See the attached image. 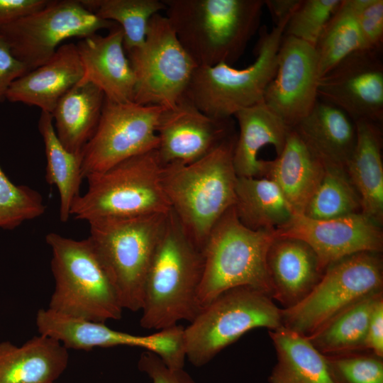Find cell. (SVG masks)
<instances>
[{
    "instance_id": "obj_1",
    "label": "cell",
    "mask_w": 383,
    "mask_h": 383,
    "mask_svg": "<svg viewBox=\"0 0 383 383\" xmlns=\"http://www.w3.org/2000/svg\"><path fill=\"white\" fill-rule=\"evenodd\" d=\"M202 251L170 210L145 284L140 326L158 331L191 322L199 312Z\"/></svg>"
},
{
    "instance_id": "obj_2",
    "label": "cell",
    "mask_w": 383,
    "mask_h": 383,
    "mask_svg": "<svg viewBox=\"0 0 383 383\" xmlns=\"http://www.w3.org/2000/svg\"><path fill=\"white\" fill-rule=\"evenodd\" d=\"M165 16L197 67L232 65L257 30L263 0H162Z\"/></svg>"
},
{
    "instance_id": "obj_3",
    "label": "cell",
    "mask_w": 383,
    "mask_h": 383,
    "mask_svg": "<svg viewBox=\"0 0 383 383\" xmlns=\"http://www.w3.org/2000/svg\"><path fill=\"white\" fill-rule=\"evenodd\" d=\"M236 138L234 134L193 163L163 167L162 183L171 211L201 251L214 226L235 204Z\"/></svg>"
},
{
    "instance_id": "obj_4",
    "label": "cell",
    "mask_w": 383,
    "mask_h": 383,
    "mask_svg": "<svg viewBox=\"0 0 383 383\" xmlns=\"http://www.w3.org/2000/svg\"><path fill=\"white\" fill-rule=\"evenodd\" d=\"M157 149L129 157L87 176V189L74 201L70 216L90 222L167 213L171 209L162 183Z\"/></svg>"
},
{
    "instance_id": "obj_5",
    "label": "cell",
    "mask_w": 383,
    "mask_h": 383,
    "mask_svg": "<svg viewBox=\"0 0 383 383\" xmlns=\"http://www.w3.org/2000/svg\"><path fill=\"white\" fill-rule=\"evenodd\" d=\"M45 240L55 283L49 309L95 322L120 319L123 309L118 293L88 238L50 233Z\"/></svg>"
},
{
    "instance_id": "obj_6",
    "label": "cell",
    "mask_w": 383,
    "mask_h": 383,
    "mask_svg": "<svg viewBox=\"0 0 383 383\" xmlns=\"http://www.w3.org/2000/svg\"><path fill=\"white\" fill-rule=\"evenodd\" d=\"M275 231H254L238 219L234 206L211 230L203 248L204 270L199 291L201 309L222 292L250 287L271 296L266 257Z\"/></svg>"
},
{
    "instance_id": "obj_7",
    "label": "cell",
    "mask_w": 383,
    "mask_h": 383,
    "mask_svg": "<svg viewBox=\"0 0 383 383\" xmlns=\"http://www.w3.org/2000/svg\"><path fill=\"white\" fill-rule=\"evenodd\" d=\"M168 213L89 222L87 238L107 271L123 309L135 312L142 308L148 272Z\"/></svg>"
},
{
    "instance_id": "obj_8",
    "label": "cell",
    "mask_w": 383,
    "mask_h": 383,
    "mask_svg": "<svg viewBox=\"0 0 383 383\" xmlns=\"http://www.w3.org/2000/svg\"><path fill=\"white\" fill-rule=\"evenodd\" d=\"M189 323L183 332L186 358L201 367L248 331L282 326V308L263 291L238 287L204 306Z\"/></svg>"
},
{
    "instance_id": "obj_9",
    "label": "cell",
    "mask_w": 383,
    "mask_h": 383,
    "mask_svg": "<svg viewBox=\"0 0 383 383\" xmlns=\"http://www.w3.org/2000/svg\"><path fill=\"white\" fill-rule=\"evenodd\" d=\"M289 18L274 24L270 31L261 30L256 59L247 67L236 69L226 63L197 67L186 94L194 105L211 117L224 119L262 101L276 74L279 50Z\"/></svg>"
},
{
    "instance_id": "obj_10",
    "label": "cell",
    "mask_w": 383,
    "mask_h": 383,
    "mask_svg": "<svg viewBox=\"0 0 383 383\" xmlns=\"http://www.w3.org/2000/svg\"><path fill=\"white\" fill-rule=\"evenodd\" d=\"M381 253L360 252L328 265L306 298L291 308L282 309V326L308 336L348 306L383 291Z\"/></svg>"
},
{
    "instance_id": "obj_11",
    "label": "cell",
    "mask_w": 383,
    "mask_h": 383,
    "mask_svg": "<svg viewBox=\"0 0 383 383\" xmlns=\"http://www.w3.org/2000/svg\"><path fill=\"white\" fill-rule=\"evenodd\" d=\"M133 71V101L170 109L186 94L197 65L165 16L150 20L143 45L126 52Z\"/></svg>"
},
{
    "instance_id": "obj_12",
    "label": "cell",
    "mask_w": 383,
    "mask_h": 383,
    "mask_svg": "<svg viewBox=\"0 0 383 383\" xmlns=\"http://www.w3.org/2000/svg\"><path fill=\"white\" fill-rule=\"evenodd\" d=\"M117 23L102 19L79 0L49 1L43 9L0 28V34L13 56L33 70L47 62L60 44L72 38L82 39Z\"/></svg>"
},
{
    "instance_id": "obj_13",
    "label": "cell",
    "mask_w": 383,
    "mask_h": 383,
    "mask_svg": "<svg viewBox=\"0 0 383 383\" xmlns=\"http://www.w3.org/2000/svg\"><path fill=\"white\" fill-rule=\"evenodd\" d=\"M165 107L105 98L96 131L82 152L84 178L157 148V125Z\"/></svg>"
},
{
    "instance_id": "obj_14",
    "label": "cell",
    "mask_w": 383,
    "mask_h": 383,
    "mask_svg": "<svg viewBox=\"0 0 383 383\" xmlns=\"http://www.w3.org/2000/svg\"><path fill=\"white\" fill-rule=\"evenodd\" d=\"M35 323L40 335L55 339L67 350L137 347L157 355L170 367L184 365V327L181 326L148 335H137L113 330L104 323L65 315L49 308L38 310Z\"/></svg>"
},
{
    "instance_id": "obj_15",
    "label": "cell",
    "mask_w": 383,
    "mask_h": 383,
    "mask_svg": "<svg viewBox=\"0 0 383 383\" xmlns=\"http://www.w3.org/2000/svg\"><path fill=\"white\" fill-rule=\"evenodd\" d=\"M381 50L356 51L318 81V99L344 111L354 122L383 121V61Z\"/></svg>"
},
{
    "instance_id": "obj_16",
    "label": "cell",
    "mask_w": 383,
    "mask_h": 383,
    "mask_svg": "<svg viewBox=\"0 0 383 383\" xmlns=\"http://www.w3.org/2000/svg\"><path fill=\"white\" fill-rule=\"evenodd\" d=\"M156 131L157 151L163 167L193 163L235 134L231 118L205 114L187 94L173 107L163 109Z\"/></svg>"
},
{
    "instance_id": "obj_17",
    "label": "cell",
    "mask_w": 383,
    "mask_h": 383,
    "mask_svg": "<svg viewBox=\"0 0 383 383\" xmlns=\"http://www.w3.org/2000/svg\"><path fill=\"white\" fill-rule=\"evenodd\" d=\"M319 79L314 46L284 35L279 50L276 74L265 91L263 101L293 128L318 101Z\"/></svg>"
},
{
    "instance_id": "obj_18",
    "label": "cell",
    "mask_w": 383,
    "mask_h": 383,
    "mask_svg": "<svg viewBox=\"0 0 383 383\" xmlns=\"http://www.w3.org/2000/svg\"><path fill=\"white\" fill-rule=\"evenodd\" d=\"M279 237H292L306 243L317 255L321 267L360 252H382L383 231L362 213L317 220L294 215L275 231Z\"/></svg>"
},
{
    "instance_id": "obj_19",
    "label": "cell",
    "mask_w": 383,
    "mask_h": 383,
    "mask_svg": "<svg viewBox=\"0 0 383 383\" xmlns=\"http://www.w3.org/2000/svg\"><path fill=\"white\" fill-rule=\"evenodd\" d=\"M106 35L97 33L76 43L83 75L77 85L91 83L105 98L133 101L135 79L123 47V33L117 24Z\"/></svg>"
},
{
    "instance_id": "obj_20",
    "label": "cell",
    "mask_w": 383,
    "mask_h": 383,
    "mask_svg": "<svg viewBox=\"0 0 383 383\" xmlns=\"http://www.w3.org/2000/svg\"><path fill=\"white\" fill-rule=\"evenodd\" d=\"M266 265L271 297L284 309L306 298L325 271L314 250L304 241L292 237L276 235L268 249Z\"/></svg>"
},
{
    "instance_id": "obj_21",
    "label": "cell",
    "mask_w": 383,
    "mask_h": 383,
    "mask_svg": "<svg viewBox=\"0 0 383 383\" xmlns=\"http://www.w3.org/2000/svg\"><path fill=\"white\" fill-rule=\"evenodd\" d=\"M82 75L76 44L64 43L47 62L15 80L6 99L51 113L58 100L79 82Z\"/></svg>"
},
{
    "instance_id": "obj_22",
    "label": "cell",
    "mask_w": 383,
    "mask_h": 383,
    "mask_svg": "<svg viewBox=\"0 0 383 383\" xmlns=\"http://www.w3.org/2000/svg\"><path fill=\"white\" fill-rule=\"evenodd\" d=\"M325 166L292 128L282 152L263 160L260 177L273 181L295 215H302L321 183Z\"/></svg>"
},
{
    "instance_id": "obj_23",
    "label": "cell",
    "mask_w": 383,
    "mask_h": 383,
    "mask_svg": "<svg viewBox=\"0 0 383 383\" xmlns=\"http://www.w3.org/2000/svg\"><path fill=\"white\" fill-rule=\"evenodd\" d=\"M324 166L345 167L356 143L355 122L341 109L318 99L292 128Z\"/></svg>"
},
{
    "instance_id": "obj_24",
    "label": "cell",
    "mask_w": 383,
    "mask_h": 383,
    "mask_svg": "<svg viewBox=\"0 0 383 383\" xmlns=\"http://www.w3.org/2000/svg\"><path fill=\"white\" fill-rule=\"evenodd\" d=\"M67 349L50 337L34 336L21 346L0 343V383H55L68 363Z\"/></svg>"
},
{
    "instance_id": "obj_25",
    "label": "cell",
    "mask_w": 383,
    "mask_h": 383,
    "mask_svg": "<svg viewBox=\"0 0 383 383\" xmlns=\"http://www.w3.org/2000/svg\"><path fill=\"white\" fill-rule=\"evenodd\" d=\"M356 143L345 170L361 201L362 213L383 224L382 131L380 123L355 122Z\"/></svg>"
},
{
    "instance_id": "obj_26",
    "label": "cell",
    "mask_w": 383,
    "mask_h": 383,
    "mask_svg": "<svg viewBox=\"0 0 383 383\" xmlns=\"http://www.w3.org/2000/svg\"><path fill=\"white\" fill-rule=\"evenodd\" d=\"M239 125L233 150V166L238 177H260L262 160L258 152L265 145L274 146L277 155L283 150L292 130L261 101L233 116Z\"/></svg>"
},
{
    "instance_id": "obj_27",
    "label": "cell",
    "mask_w": 383,
    "mask_h": 383,
    "mask_svg": "<svg viewBox=\"0 0 383 383\" xmlns=\"http://www.w3.org/2000/svg\"><path fill=\"white\" fill-rule=\"evenodd\" d=\"M105 95L93 84L75 85L57 101L51 115L56 135L70 152L81 154L99 124Z\"/></svg>"
},
{
    "instance_id": "obj_28",
    "label": "cell",
    "mask_w": 383,
    "mask_h": 383,
    "mask_svg": "<svg viewBox=\"0 0 383 383\" xmlns=\"http://www.w3.org/2000/svg\"><path fill=\"white\" fill-rule=\"evenodd\" d=\"M269 335L277 355L269 383H335L325 356L305 336L284 326Z\"/></svg>"
},
{
    "instance_id": "obj_29",
    "label": "cell",
    "mask_w": 383,
    "mask_h": 383,
    "mask_svg": "<svg viewBox=\"0 0 383 383\" xmlns=\"http://www.w3.org/2000/svg\"><path fill=\"white\" fill-rule=\"evenodd\" d=\"M234 209L240 221L254 231H274L295 215L277 185L265 177H238Z\"/></svg>"
},
{
    "instance_id": "obj_30",
    "label": "cell",
    "mask_w": 383,
    "mask_h": 383,
    "mask_svg": "<svg viewBox=\"0 0 383 383\" xmlns=\"http://www.w3.org/2000/svg\"><path fill=\"white\" fill-rule=\"evenodd\" d=\"M383 291L358 300L305 336L323 355L365 350V341L372 309Z\"/></svg>"
},
{
    "instance_id": "obj_31",
    "label": "cell",
    "mask_w": 383,
    "mask_h": 383,
    "mask_svg": "<svg viewBox=\"0 0 383 383\" xmlns=\"http://www.w3.org/2000/svg\"><path fill=\"white\" fill-rule=\"evenodd\" d=\"M46 157L45 179L57 187L60 197L59 216L67 222L71 207L80 195V185L84 178L81 154L67 150L59 140L51 113L41 111L38 123Z\"/></svg>"
},
{
    "instance_id": "obj_32",
    "label": "cell",
    "mask_w": 383,
    "mask_h": 383,
    "mask_svg": "<svg viewBox=\"0 0 383 383\" xmlns=\"http://www.w3.org/2000/svg\"><path fill=\"white\" fill-rule=\"evenodd\" d=\"M314 48L320 79L349 55L368 49L350 0H343Z\"/></svg>"
},
{
    "instance_id": "obj_33",
    "label": "cell",
    "mask_w": 383,
    "mask_h": 383,
    "mask_svg": "<svg viewBox=\"0 0 383 383\" xmlns=\"http://www.w3.org/2000/svg\"><path fill=\"white\" fill-rule=\"evenodd\" d=\"M98 17L113 21L123 30L126 52L145 41L150 18L165 10L162 0H79Z\"/></svg>"
},
{
    "instance_id": "obj_34",
    "label": "cell",
    "mask_w": 383,
    "mask_h": 383,
    "mask_svg": "<svg viewBox=\"0 0 383 383\" xmlns=\"http://www.w3.org/2000/svg\"><path fill=\"white\" fill-rule=\"evenodd\" d=\"M362 213L360 196L345 167L325 166L321 183L302 215L317 220Z\"/></svg>"
},
{
    "instance_id": "obj_35",
    "label": "cell",
    "mask_w": 383,
    "mask_h": 383,
    "mask_svg": "<svg viewBox=\"0 0 383 383\" xmlns=\"http://www.w3.org/2000/svg\"><path fill=\"white\" fill-rule=\"evenodd\" d=\"M42 195L26 185H16L0 166V228L13 230L45 211Z\"/></svg>"
},
{
    "instance_id": "obj_36",
    "label": "cell",
    "mask_w": 383,
    "mask_h": 383,
    "mask_svg": "<svg viewBox=\"0 0 383 383\" xmlns=\"http://www.w3.org/2000/svg\"><path fill=\"white\" fill-rule=\"evenodd\" d=\"M324 356L335 383H383V357L370 351Z\"/></svg>"
},
{
    "instance_id": "obj_37",
    "label": "cell",
    "mask_w": 383,
    "mask_h": 383,
    "mask_svg": "<svg viewBox=\"0 0 383 383\" xmlns=\"http://www.w3.org/2000/svg\"><path fill=\"white\" fill-rule=\"evenodd\" d=\"M343 0H301L285 28L284 35L315 47Z\"/></svg>"
},
{
    "instance_id": "obj_38",
    "label": "cell",
    "mask_w": 383,
    "mask_h": 383,
    "mask_svg": "<svg viewBox=\"0 0 383 383\" xmlns=\"http://www.w3.org/2000/svg\"><path fill=\"white\" fill-rule=\"evenodd\" d=\"M368 49L382 50L383 1L350 0Z\"/></svg>"
},
{
    "instance_id": "obj_39",
    "label": "cell",
    "mask_w": 383,
    "mask_h": 383,
    "mask_svg": "<svg viewBox=\"0 0 383 383\" xmlns=\"http://www.w3.org/2000/svg\"><path fill=\"white\" fill-rule=\"evenodd\" d=\"M138 368L146 373L152 383H195L183 368H171L152 352L145 350L138 361Z\"/></svg>"
},
{
    "instance_id": "obj_40",
    "label": "cell",
    "mask_w": 383,
    "mask_h": 383,
    "mask_svg": "<svg viewBox=\"0 0 383 383\" xmlns=\"http://www.w3.org/2000/svg\"><path fill=\"white\" fill-rule=\"evenodd\" d=\"M27 72L26 66L13 56L7 42L0 34V102L6 99L11 84Z\"/></svg>"
},
{
    "instance_id": "obj_41",
    "label": "cell",
    "mask_w": 383,
    "mask_h": 383,
    "mask_svg": "<svg viewBox=\"0 0 383 383\" xmlns=\"http://www.w3.org/2000/svg\"><path fill=\"white\" fill-rule=\"evenodd\" d=\"M50 0H0V28L45 7Z\"/></svg>"
},
{
    "instance_id": "obj_42",
    "label": "cell",
    "mask_w": 383,
    "mask_h": 383,
    "mask_svg": "<svg viewBox=\"0 0 383 383\" xmlns=\"http://www.w3.org/2000/svg\"><path fill=\"white\" fill-rule=\"evenodd\" d=\"M365 349L383 357V296L377 300L371 313Z\"/></svg>"
},
{
    "instance_id": "obj_43",
    "label": "cell",
    "mask_w": 383,
    "mask_h": 383,
    "mask_svg": "<svg viewBox=\"0 0 383 383\" xmlns=\"http://www.w3.org/2000/svg\"><path fill=\"white\" fill-rule=\"evenodd\" d=\"M301 0H267L264 1L270 11L274 24L289 18Z\"/></svg>"
}]
</instances>
